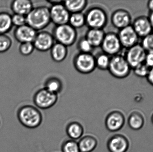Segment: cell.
Wrapping results in <instances>:
<instances>
[{"instance_id": "6da1fadb", "label": "cell", "mask_w": 153, "mask_h": 152, "mask_svg": "<svg viewBox=\"0 0 153 152\" xmlns=\"http://www.w3.org/2000/svg\"><path fill=\"white\" fill-rule=\"evenodd\" d=\"M18 119L22 126L33 129L38 127L43 121L40 111L32 105H26L21 107L18 111Z\"/></svg>"}, {"instance_id": "7a4b0ae2", "label": "cell", "mask_w": 153, "mask_h": 152, "mask_svg": "<svg viewBox=\"0 0 153 152\" xmlns=\"http://www.w3.org/2000/svg\"><path fill=\"white\" fill-rule=\"evenodd\" d=\"M26 18V24L36 31L44 29L51 22L49 8L46 6L33 8Z\"/></svg>"}, {"instance_id": "3957f363", "label": "cell", "mask_w": 153, "mask_h": 152, "mask_svg": "<svg viewBox=\"0 0 153 152\" xmlns=\"http://www.w3.org/2000/svg\"><path fill=\"white\" fill-rule=\"evenodd\" d=\"M132 70L125 56L117 54L111 57L108 70L111 76L118 79L127 77Z\"/></svg>"}, {"instance_id": "277c9868", "label": "cell", "mask_w": 153, "mask_h": 152, "mask_svg": "<svg viewBox=\"0 0 153 152\" xmlns=\"http://www.w3.org/2000/svg\"><path fill=\"white\" fill-rule=\"evenodd\" d=\"M53 35L57 43L67 47L73 45L77 38L76 29L69 24L56 26Z\"/></svg>"}, {"instance_id": "5b68a950", "label": "cell", "mask_w": 153, "mask_h": 152, "mask_svg": "<svg viewBox=\"0 0 153 152\" xmlns=\"http://www.w3.org/2000/svg\"><path fill=\"white\" fill-rule=\"evenodd\" d=\"M85 24L89 29H103L108 22L106 12L100 7L91 8L85 14Z\"/></svg>"}, {"instance_id": "8992f818", "label": "cell", "mask_w": 153, "mask_h": 152, "mask_svg": "<svg viewBox=\"0 0 153 152\" xmlns=\"http://www.w3.org/2000/svg\"><path fill=\"white\" fill-rule=\"evenodd\" d=\"M74 65L76 70L83 74L92 72L96 68L95 56L91 53H79L74 60Z\"/></svg>"}, {"instance_id": "52a82bcc", "label": "cell", "mask_w": 153, "mask_h": 152, "mask_svg": "<svg viewBox=\"0 0 153 152\" xmlns=\"http://www.w3.org/2000/svg\"><path fill=\"white\" fill-rule=\"evenodd\" d=\"M58 95L53 93L43 88L35 93L33 101L36 106L41 109H47L54 106L58 101Z\"/></svg>"}, {"instance_id": "ba28073f", "label": "cell", "mask_w": 153, "mask_h": 152, "mask_svg": "<svg viewBox=\"0 0 153 152\" xmlns=\"http://www.w3.org/2000/svg\"><path fill=\"white\" fill-rule=\"evenodd\" d=\"M100 46L103 53L109 56L119 54L123 48L117 34L113 32L105 34Z\"/></svg>"}, {"instance_id": "9c48e42d", "label": "cell", "mask_w": 153, "mask_h": 152, "mask_svg": "<svg viewBox=\"0 0 153 152\" xmlns=\"http://www.w3.org/2000/svg\"><path fill=\"white\" fill-rule=\"evenodd\" d=\"M146 54L142 45L138 43L128 49L124 56L133 69L138 65L144 63Z\"/></svg>"}, {"instance_id": "30bf717a", "label": "cell", "mask_w": 153, "mask_h": 152, "mask_svg": "<svg viewBox=\"0 0 153 152\" xmlns=\"http://www.w3.org/2000/svg\"><path fill=\"white\" fill-rule=\"evenodd\" d=\"M51 22L56 26L68 24L71 13L68 11L63 3L52 5L49 8Z\"/></svg>"}, {"instance_id": "8fae6325", "label": "cell", "mask_w": 153, "mask_h": 152, "mask_svg": "<svg viewBox=\"0 0 153 152\" xmlns=\"http://www.w3.org/2000/svg\"><path fill=\"white\" fill-rule=\"evenodd\" d=\"M117 35L122 47L127 49L138 44L140 38L131 25L120 29Z\"/></svg>"}, {"instance_id": "7c38bea8", "label": "cell", "mask_w": 153, "mask_h": 152, "mask_svg": "<svg viewBox=\"0 0 153 152\" xmlns=\"http://www.w3.org/2000/svg\"><path fill=\"white\" fill-rule=\"evenodd\" d=\"M54 40L53 35L47 31H41L37 33L33 44L37 51L46 52L51 50L54 44Z\"/></svg>"}, {"instance_id": "4fadbf2b", "label": "cell", "mask_w": 153, "mask_h": 152, "mask_svg": "<svg viewBox=\"0 0 153 152\" xmlns=\"http://www.w3.org/2000/svg\"><path fill=\"white\" fill-rule=\"evenodd\" d=\"M125 123L124 115L118 111L110 112L105 119V126L110 132H115L120 130L124 126Z\"/></svg>"}, {"instance_id": "5bb4252c", "label": "cell", "mask_w": 153, "mask_h": 152, "mask_svg": "<svg viewBox=\"0 0 153 152\" xmlns=\"http://www.w3.org/2000/svg\"><path fill=\"white\" fill-rule=\"evenodd\" d=\"M129 145L127 138L121 134L112 136L107 142V148L110 152H126Z\"/></svg>"}, {"instance_id": "9a60e30c", "label": "cell", "mask_w": 153, "mask_h": 152, "mask_svg": "<svg viewBox=\"0 0 153 152\" xmlns=\"http://www.w3.org/2000/svg\"><path fill=\"white\" fill-rule=\"evenodd\" d=\"M111 21L113 26L120 30L131 25L132 18L126 10L118 9L111 15Z\"/></svg>"}, {"instance_id": "2e32d148", "label": "cell", "mask_w": 153, "mask_h": 152, "mask_svg": "<svg viewBox=\"0 0 153 152\" xmlns=\"http://www.w3.org/2000/svg\"><path fill=\"white\" fill-rule=\"evenodd\" d=\"M37 34V31L26 24L16 27L14 31V37L21 43H33Z\"/></svg>"}, {"instance_id": "e0dca14e", "label": "cell", "mask_w": 153, "mask_h": 152, "mask_svg": "<svg viewBox=\"0 0 153 152\" xmlns=\"http://www.w3.org/2000/svg\"><path fill=\"white\" fill-rule=\"evenodd\" d=\"M131 26L139 37L143 38L153 32L149 18L145 16L137 18Z\"/></svg>"}, {"instance_id": "ac0fdd59", "label": "cell", "mask_w": 153, "mask_h": 152, "mask_svg": "<svg viewBox=\"0 0 153 152\" xmlns=\"http://www.w3.org/2000/svg\"><path fill=\"white\" fill-rule=\"evenodd\" d=\"M33 8V3L29 0H15L11 4V9L14 14L26 16Z\"/></svg>"}, {"instance_id": "d6986e66", "label": "cell", "mask_w": 153, "mask_h": 152, "mask_svg": "<svg viewBox=\"0 0 153 152\" xmlns=\"http://www.w3.org/2000/svg\"><path fill=\"white\" fill-rule=\"evenodd\" d=\"M105 34L103 29H89L85 37L94 48L101 46Z\"/></svg>"}, {"instance_id": "ffe728a7", "label": "cell", "mask_w": 153, "mask_h": 152, "mask_svg": "<svg viewBox=\"0 0 153 152\" xmlns=\"http://www.w3.org/2000/svg\"><path fill=\"white\" fill-rule=\"evenodd\" d=\"M98 143L97 139L91 135L83 137L78 142L80 152H92L95 150Z\"/></svg>"}, {"instance_id": "44dd1931", "label": "cell", "mask_w": 153, "mask_h": 152, "mask_svg": "<svg viewBox=\"0 0 153 152\" xmlns=\"http://www.w3.org/2000/svg\"><path fill=\"white\" fill-rule=\"evenodd\" d=\"M50 51L52 59L56 62L63 61L68 54L67 46L58 43H54Z\"/></svg>"}, {"instance_id": "7402d4cb", "label": "cell", "mask_w": 153, "mask_h": 152, "mask_svg": "<svg viewBox=\"0 0 153 152\" xmlns=\"http://www.w3.org/2000/svg\"><path fill=\"white\" fill-rule=\"evenodd\" d=\"M66 132L71 139L76 141L81 139L82 137L84 128L79 122L72 121L69 123L66 126Z\"/></svg>"}, {"instance_id": "603a6c76", "label": "cell", "mask_w": 153, "mask_h": 152, "mask_svg": "<svg viewBox=\"0 0 153 152\" xmlns=\"http://www.w3.org/2000/svg\"><path fill=\"white\" fill-rule=\"evenodd\" d=\"M63 4L71 13L82 12L87 6L86 0H67L64 1Z\"/></svg>"}, {"instance_id": "cb8c5ba5", "label": "cell", "mask_w": 153, "mask_h": 152, "mask_svg": "<svg viewBox=\"0 0 153 152\" xmlns=\"http://www.w3.org/2000/svg\"><path fill=\"white\" fill-rule=\"evenodd\" d=\"M128 123L131 129L134 130H139L143 126L144 118L140 112H134L128 117Z\"/></svg>"}, {"instance_id": "d4e9b609", "label": "cell", "mask_w": 153, "mask_h": 152, "mask_svg": "<svg viewBox=\"0 0 153 152\" xmlns=\"http://www.w3.org/2000/svg\"><path fill=\"white\" fill-rule=\"evenodd\" d=\"M12 15L6 12H0V35H6L12 28Z\"/></svg>"}, {"instance_id": "484cf974", "label": "cell", "mask_w": 153, "mask_h": 152, "mask_svg": "<svg viewBox=\"0 0 153 152\" xmlns=\"http://www.w3.org/2000/svg\"><path fill=\"white\" fill-rule=\"evenodd\" d=\"M62 81L57 78L52 77L48 79L45 84L44 88L51 93L58 95L62 89Z\"/></svg>"}, {"instance_id": "4316f807", "label": "cell", "mask_w": 153, "mask_h": 152, "mask_svg": "<svg viewBox=\"0 0 153 152\" xmlns=\"http://www.w3.org/2000/svg\"><path fill=\"white\" fill-rule=\"evenodd\" d=\"M68 24L76 29L82 28L85 24V15L82 12L71 13Z\"/></svg>"}, {"instance_id": "83f0119b", "label": "cell", "mask_w": 153, "mask_h": 152, "mask_svg": "<svg viewBox=\"0 0 153 152\" xmlns=\"http://www.w3.org/2000/svg\"><path fill=\"white\" fill-rule=\"evenodd\" d=\"M96 68L101 70H107L109 66L111 58L106 54L101 53L95 57Z\"/></svg>"}, {"instance_id": "f1b7e54d", "label": "cell", "mask_w": 153, "mask_h": 152, "mask_svg": "<svg viewBox=\"0 0 153 152\" xmlns=\"http://www.w3.org/2000/svg\"><path fill=\"white\" fill-rule=\"evenodd\" d=\"M62 152H80L78 142L75 140H67L62 146Z\"/></svg>"}, {"instance_id": "f546056e", "label": "cell", "mask_w": 153, "mask_h": 152, "mask_svg": "<svg viewBox=\"0 0 153 152\" xmlns=\"http://www.w3.org/2000/svg\"><path fill=\"white\" fill-rule=\"evenodd\" d=\"M12 41L6 35H0V53L5 52L11 47Z\"/></svg>"}, {"instance_id": "4dcf8cb0", "label": "cell", "mask_w": 153, "mask_h": 152, "mask_svg": "<svg viewBox=\"0 0 153 152\" xmlns=\"http://www.w3.org/2000/svg\"><path fill=\"white\" fill-rule=\"evenodd\" d=\"M141 45L147 53H153V32L143 38Z\"/></svg>"}, {"instance_id": "1f68e13d", "label": "cell", "mask_w": 153, "mask_h": 152, "mask_svg": "<svg viewBox=\"0 0 153 152\" xmlns=\"http://www.w3.org/2000/svg\"><path fill=\"white\" fill-rule=\"evenodd\" d=\"M77 46L80 52L83 53H91L94 49L93 46L85 37L80 39Z\"/></svg>"}, {"instance_id": "d6a6232c", "label": "cell", "mask_w": 153, "mask_h": 152, "mask_svg": "<svg viewBox=\"0 0 153 152\" xmlns=\"http://www.w3.org/2000/svg\"><path fill=\"white\" fill-rule=\"evenodd\" d=\"M134 74L140 78H146L149 74L150 68L143 63L138 65L134 68L133 69Z\"/></svg>"}, {"instance_id": "836d02e7", "label": "cell", "mask_w": 153, "mask_h": 152, "mask_svg": "<svg viewBox=\"0 0 153 152\" xmlns=\"http://www.w3.org/2000/svg\"><path fill=\"white\" fill-rule=\"evenodd\" d=\"M33 43H21L19 48L20 53L23 56H28L31 54L35 50Z\"/></svg>"}, {"instance_id": "e575fe53", "label": "cell", "mask_w": 153, "mask_h": 152, "mask_svg": "<svg viewBox=\"0 0 153 152\" xmlns=\"http://www.w3.org/2000/svg\"><path fill=\"white\" fill-rule=\"evenodd\" d=\"M12 22L13 25L15 26L16 27L26 25L27 24L26 16L14 13L12 15Z\"/></svg>"}, {"instance_id": "d590c367", "label": "cell", "mask_w": 153, "mask_h": 152, "mask_svg": "<svg viewBox=\"0 0 153 152\" xmlns=\"http://www.w3.org/2000/svg\"><path fill=\"white\" fill-rule=\"evenodd\" d=\"M144 63L150 69L153 68V53H147Z\"/></svg>"}, {"instance_id": "8d00e7d4", "label": "cell", "mask_w": 153, "mask_h": 152, "mask_svg": "<svg viewBox=\"0 0 153 152\" xmlns=\"http://www.w3.org/2000/svg\"><path fill=\"white\" fill-rule=\"evenodd\" d=\"M146 78L147 82L153 86V68L150 69L149 74Z\"/></svg>"}, {"instance_id": "74e56055", "label": "cell", "mask_w": 153, "mask_h": 152, "mask_svg": "<svg viewBox=\"0 0 153 152\" xmlns=\"http://www.w3.org/2000/svg\"><path fill=\"white\" fill-rule=\"evenodd\" d=\"M147 7L150 12L153 11V0L148 1L147 3Z\"/></svg>"}, {"instance_id": "f35d334b", "label": "cell", "mask_w": 153, "mask_h": 152, "mask_svg": "<svg viewBox=\"0 0 153 152\" xmlns=\"http://www.w3.org/2000/svg\"><path fill=\"white\" fill-rule=\"evenodd\" d=\"M48 2L51 3L52 5H53V4H57L62 3L64 2V1H61V0H58V1L57 0H54V1L50 0V1H48Z\"/></svg>"}, {"instance_id": "ab89813d", "label": "cell", "mask_w": 153, "mask_h": 152, "mask_svg": "<svg viewBox=\"0 0 153 152\" xmlns=\"http://www.w3.org/2000/svg\"><path fill=\"white\" fill-rule=\"evenodd\" d=\"M148 18L150 21V23H151L153 30V11L150 12V14H149V17Z\"/></svg>"}, {"instance_id": "60d3db41", "label": "cell", "mask_w": 153, "mask_h": 152, "mask_svg": "<svg viewBox=\"0 0 153 152\" xmlns=\"http://www.w3.org/2000/svg\"><path fill=\"white\" fill-rule=\"evenodd\" d=\"M152 123L153 124V114H152Z\"/></svg>"}]
</instances>
